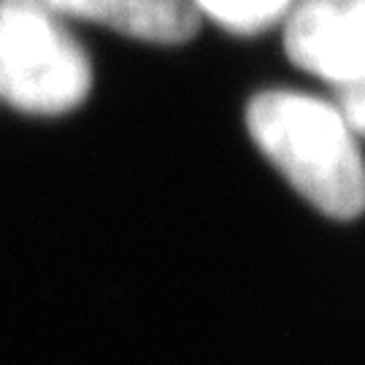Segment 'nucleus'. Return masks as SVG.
Wrapping results in <instances>:
<instances>
[{
  "label": "nucleus",
  "mask_w": 365,
  "mask_h": 365,
  "mask_svg": "<svg viewBox=\"0 0 365 365\" xmlns=\"http://www.w3.org/2000/svg\"><path fill=\"white\" fill-rule=\"evenodd\" d=\"M57 14H73L155 43H182L200 27L190 0H46Z\"/></svg>",
  "instance_id": "nucleus-4"
},
{
  "label": "nucleus",
  "mask_w": 365,
  "mask_h": 365,
  "mask_svg": "<svg viewBox=\"0 0 365 365\" xmlns=\"http://www.w3.org/2000/svg\"><path fill=\"white\" fill-rule=\"evenodd\" d=\"M90 84L87 54L46 0H0V98L27 114H66Z\"/></svg>",
  "instance_id": "nucleus-2"
},
{
  "label": "nucleus",
  "mask_w": 365,
  "mask_h": 365,
  "mask_svg": "<svg viewBox=\"0 0 365 365\" xmlns=\"http://www.w3.org/2000/svg\"><path fill=\"white\" fill-rule=\"evenodd\" d=\"M365 0H303L289 14L284 46L298 68L336 87L363 81Z\"/></svg>",
  "instance_id": "nucleus-3"
},
{
  "label": "nucleus",
  "mask_w": 365,
  "mask_h": 365,
  "mask_svg": "<svg viewBox=\"0 0 365 365\" xmlns=\"http://www.w3.org/2000/svg\"><path fill=\"white\" fill-rule=\"evenodd\" d=\"M289 3L292 0H195V9L235 33H257L284 16Z\"/></svg>",
  "instance_id": "nucleus-5"
},
{
  "label": "nucleus",
  "mask_w": 365,
  "mask_h": 365,
  "mask_svg": "<svg viewBox=\"0 0 365 365\" xmlns=\"http://www.w3.org/2000/svg\"><path fill=\"white\" fill-rule=\"evenodd\" d=\"M249 133L309 203L336 220L363 211V163L339 108L298 92H262L247 111Z\"/></svg>",
  "instance_id": "nucleus-1"
},
{
  "label": "nucleus",
  "mask_w": 365,
  "mask_h": 365,
  "mask_svg": "<svg viewBox=\"0 0 365 365\" xmlns=\"http://www.w3.org/2000/svg\"><path fill=\"white\" fill-rule=\"evenodd\" d=\"M341 90V108L344 111L341 117L344 122L352 128V133L363 130V111H365V101H363V81H354V84H346V87H339Z\"/></svg>",
  "instance_id": "nucleus-6"
}]
</instances>
